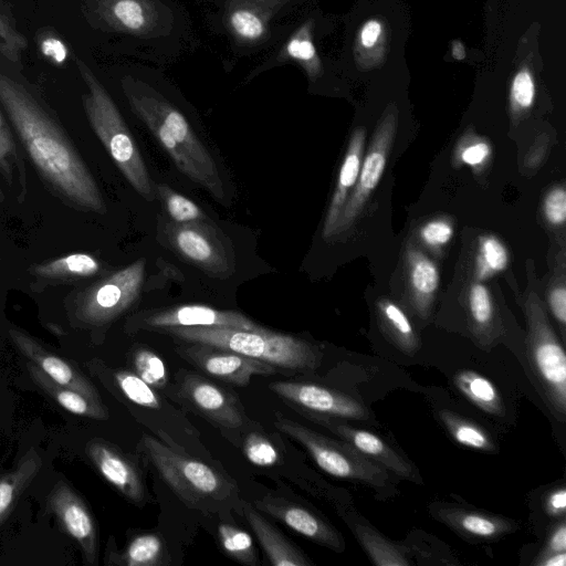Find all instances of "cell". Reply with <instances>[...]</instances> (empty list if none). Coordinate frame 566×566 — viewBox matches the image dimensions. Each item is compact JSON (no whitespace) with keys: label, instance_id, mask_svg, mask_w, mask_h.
Here are the masks:
<instances>
[{"label":"cell","instance_id":"53","mask_svg":"<svg viewBox=\"0 0 566 566\" xmlns=\"http://www.w3.org/2000/svg\"><path fill=\"white\" fill-rule=\"evenodd\" d=\"M533 564L536 566H565L566 552L553 553L544 556H536Z\"/></svg>","mask_w":566,"mask_h":566},{"label":"cell","instance_id":"20","mask_svg":"<svg viewBox=\"0 0 566 566\" xmlns=\"http://www.w3.org/2000/svg\"><path fill=\"white\" fill-rule=\"evenodd\" d=\"M46 503L61 530L80 546L84 563L96 565L99 547L98 530L82 496L69 483L60 480L49 493Z\"/></svg>","mask_w":566,"mask_h":566},{"label":"cell","instance_id":"42","mask_svg":"<svg viewBox=\"0 0 566 566\" xmlns=\"http://www.w3.org/2000/svg\"><path fill=\"white\" fill-rule=\"evenodd\" d=\"M27 48L28 40L19 31L10 8L0 0V56L20 63Z\"/></svg>","mask_w":566,"mask_h":566},{"label":"cell","instance_id":"12","mask_svg":"<svg viewBox=\"0 0 566 566\" xmlns=\"http://www.w3.org/2000/svg\"><path fill=\"white\" fill-rule=\"evenodd\" d=\"M527 358L543 396L556 418L566 416V355L542 306L528 300Z\"/></svg>","mask_w":566,"mask_h":566},{"label":"cell","instance_id":"38","mask_svg":"<svg viewBox=\"0 0 566 566\" xmlns=\"http://www.w3.org/2000/svg\"><path fill=\"white\" fill-rule=\"evenodd\" d=\"M438 417L459 444L482 452H492L495 449L490 434L479 424L447 409L440 410Z\"/></svg>","mask_w":566,"mask_h":566},{"label":"cell","instance_id":"21","mask_svg":"<svg viewBox=\"0 0 566 566\" xmlns=\"http://www.w3.org/2000/svg\"><path fill=\"white\" fill-rule=\"evenodd\" d=\"M85 453L98 473L136 506L151 499L138 463L120 448L102 438L90 440Z\"/></svg>","mask_w":566,"mask_h":566},{"label":"cell","instance_id":"4","mask_svg":"<svg viewBox=\"0 0 566 566\" xmlns=\"http://www.w3.org/2000/svg\"><path fill=\"white\" fill-rule=\"evenodd\" d=\"M208 30L235 57L268 53L312 0H193Z\"/></svg>","mask_w":566,"mask_h":566},{"label":"cell","instance_id":"49","mask_svg":"<svg viewBox=\"0 0 566 566\" xmlns=\"http://www.w3.org/2000/svg\"><path fill=\"white\" fill-rule=\"evenodd\" d=\"M566 552V522L563 517L548 533L547 539L537 556Z\"/></svg>","mask_w":566,"mask_h":566},{"label":"cell","instance_id":"13","mask_svg":"<svg viewBox=\"0 0 566 566\" xmlns=\"http://www.w3.org/2000/svg\"><path fill=\"white\" fill-rule=\"evenodd\" d=\"M145 277V261H135L82 292L73 308V317L84 327L105 326L138 298Z\"/></svg>","mask_w":566,"mask_h":566},{"label":"cell","instance_id":"34","mask_svg":"<svg viewBox=\"0 0 566 566\" xmlns=\"http://www.w3.org/2000/svg\"><path fill=\"white\" fill-rule=\"evenodd\" d=\"M453 382L471 402L484 412L496 416L503 413L501 395L489 378L478 371L462 369L454 375Z\"/></svg>","mask_w":566,"mask_h":566},{"label":"cell","instance_id":"37","mask_svg":"<svg viewBox=\"0 0 566 566\" xmlns=\"http://www.w3.org/2000/svg\"><path fill=\"white\" fill-rule=\"evenodd\" d=\"M222 520L217 526V541L223 553L238 563L258 566L260 560L252 536L228 518Z\"/></svg>","mask_w":566,"mask_h":566},{"label":"cell","instance_id":"30","mask_svg":"<svg viewBox=\"0 0 566 566\" xmlns=\"http://www.w3.org/2000/svg\"><path fill=\"white\" fill-rule=\"evenodd\" d=\"M41 467V457L32 448L20 459L17 467L0 476V526L10 516Z\"/></svg>","mask_w":566,"mask_h":566},{"label":"cell","instance_id":"7","mask_svg":"<svg viewBox=\"0 0 566 566\" xmlns=\"http://www.w3.org/2000/svg\"><path fill=\"white\" fill-rule=\"evenodd\" d=\"M75 64L85 86L82 104L90 126L130 186L151 200L154 193L146 164L118 105L84 60L76 56Z\"/></svg>","mask_w":566,"mask_h":566},{"label":"cell","instance_id":"1","mask_svg":"<svg viewBox=\"0 0 566 566\" xmlns=\"http://www.w3.org/2000/svg\"><path fill=\"white\" fill-rule=\"evenodd\" d=\"M0 104L46 186L72 207L104 213L94 177L35 90L0 71Z\"/></svg>","mask_w":566,"mask_h":566},{"label":"cell","instance_id":"19","mask_svg":"<svg viewBox=\"0 0 566 566\" xmlns=\"http://www.w3.org/2000/svg\"><path fill=\"white\" fill-rule=\"evenodd\" d=\"M233 327L248 331L263 328L244 314L222 311L206 305H181L142 313L127 324L128 332L158 331L177 327Z\"/></svg>","mask_w":566,"mask_h":566},{"label":"cell","instance_id":"51","mask_svg":"<svg viewBox=\"0 0 566 566\" xmlns=\"http://www.w3.org/2000/svg\"><path fill=\"white\" fill-rule=\"evenodd\" d=\"M548 304L555 319L564 328L566 324V290L564 286H557L549 292Z\"/></svg>","mask_w":566,"mask_h":566},{"label":"cell","instance_id":"23","mask_svg":"<svg viewBox=\"0 0 566 566\" xmlns=\"http://www.w3.org/2000/svg\"><path fill=\"white\" fill-rule=\"evenodd\" d=\"M8 333L19 352L54 381L75 389L95 401L103 402L94 384L74 363L49 350L36 338L19 328L12 327Z\"/></svg>","mask_w":566,"mask_h":566},{"label":"cell","instance_id":"35","mask_svg":"<svg viewBox=\"0 0 566 566\" xmlns=\"http://www.w3.org/2000/svg\"><path fill=\"white\" fill-rule=\"evenodd\" d=\"M99 271L98 261L87 253H72L54 260L35 264L30 272L45 280L86 277Z\"/></svg>","mask_w":566,"mask_h":566},{"label":"cell","instance_id":"26","mask_svg":"<svg viewBox=\"0 0 566 566\" xmlns=\"http://www.w3.org/2000/svg\"><path fill=\"white\" fill-rule=\"evenodd\" d=\"M171 557L163 536L156 532L134 535L123 549L109 537L105 564L116 566H168Z\"/></svg>","mask_w":566,"mask_h":566},{"label":"cell","instance_id":"33","mask_svg":"<svg viewBox=\"0 0 566 566\" xmlns=\"http://www.w3.org/2000/svg\"><path fill=\"white\" fill-rule=\"evenodd\" d=\"M407 256L409 283L416 308L421 317H426L439 286V271L436 264L419 250L410 249Z\"/></svg>","mask_w":566,"mask_h":566},{"label":"cell","instance_id":"47","mask_svg":"<svg viewBox=\"0 0 566 566\" xmlns=\"http://www.w3.org/2000/svg\"><path fill=\"white\" fill-rule=\"evenodd\" d=\"M452 234V226L444 220L430 221L420 230L421 239L431 247L446 244L450 241Z\"/></svg>","mask_w":566,"mask_h":566},{"label":"cell","instance_id":"2","mask_svg":"<svg viewBox=\"0 0 566 566\" xmlns=\"http://www.w3.org/2000/svg\"><path fill=\"white\" fill-rule=\"evenodd\" d=\"M113 75L130 113L148 128L176 167L223 201L226 190L217 163L196 134L181 94L163 67L136 62Z\"/></svg>","mask_w":566,"mask_h":566},{"label":"cell","instance_id":"27","mask_svg":"<svg viewBox=\"0 0 566 566\" xmlns=\"http://www.w3.org/2000/svg\"><path fill=\"white\" fill-rule=\"evenodd\" d=\"M366 132L364 127L356 128L350 137L347 153L343 160L337 185L333 193L323 227V237L331 238L343 207L355 186L361 166Z\"/></svg>","mask_w":566,"mask_h":566},{"label":"cell","instance_id":"29","mask_svg":"<svg viewBox=\"0 0 566 566\" xmlns=\"http://www.w3.org/2000/svg\"><path fill=\"white\" fill-rule=\"evenodd\" d=\"M28 370L32 381L63 409L96 420L108 418L104 402L95 401L75 389L60 385L31 363L28 364Z\"/></svg>","mask_w":566,"mask_h":566},{"label":"cell","instance_id":"31","mask_svg":"<svg viewBox=\"0 0 566 566\" xmlns=\"http://www.w3.org/2000/svg\"><path fill=\"white\" fill-rule=\"evenodd\" d=\"M350 527L373 564L378 566H409L412 564L407 546L388 539L368 524L353 522Z\"/></svg>","mask_w":566,"mask_h":566},{"label":"cell","instance_id":"22","mask_svg":"<svg viewBox=\"0 0 566 566\" xmlns=\"http://www.w3.org/2000/svg\"><path fill=\"white\" fill-rule=\"evenodd\" d=\"M310 421L319 424L327 431L334 433L340 440L348 443L355 450L377 462L386 470L396 475L421 482L413 467L387 442L373 432L347 424L340 418L315 415L311 412H298Z\"/></svg>","mask_w":566,"mask_h":566},{"label":"cell","instance_id":"16","mask_svg":"<svg viewBox=\"0 0 566 566\" xmlns=\"http://www.w3.org/2000/svg\"><path fill=\"white\" fill-rule=\"evenodd\" d=\"M269 388L296 412L352 420L369 419V412L364 405L333 388L297 380L273 381Z\"/></svg>","mask_w":566,"mask_h":566},{"label":"cell","instance_id":"15","mask_svg":"<svg viewBox=\"0 0 566 566\" xmlns=\"http://www.w3.org/2000/svg\"><path fill=\"white\" fill-rule=\"evenodd\" d=\"M176 352L205 375L239 387L248 386L255 375H275L280 370L265 361L209 344L182 342Z\"/></svg>","mask_w":566,"mask_h":566},{"label":"cell","instance_id":"46","mask_svg":"<svg viewBox=\"0 0 566 566\" xmlns=\"http://www.w3.org/2000/svg\"><path fill=\"white\" fill-rule=\"evenodd\" d=\"M544 213L547 221L554 226H560L566 219V192L557 187L548 192L544 200Z\"/></svg>","mask_w":566,"mask_h":566},{"label":"cell","instance_id":"48","mask_svg":"<svg viewBox=\"0 0 566 566\" xmlns=\"http://www.w3.org/2000/svg\"><path fill=\"white\" fill-rule=\"evenodd\" d=\"M39 46L42 54L54 64L62 65L69 56L65 43L56 35H42Z\"/></svg>","mask_w":566,"mask_h":566},{"label":"cell","instance_id":"45","mask_svg":"<svg viewBox=\"0 0 566 566\" xmlns=\"http://www.w3.org/2000/svg\"><path fill=\"white\" fill-rule=\"evenodd\" d=\"M536 84L534 75L527 65L514 73L510 84V102L515 112L528 109L535 99Z\"/></svg>","mask_w":566,"mask_h":566},{"label":"cell","instance_id":"43","mask_svg":"<svg viewBox=\"0 0 566 566\" xmlns=\"http://www.w3.org/2000/svg\"><path fill=\"white\" fill-rule=\"evenodd\" d=\"M509 262L505 247L493 235L480 238L476 258V276L485 280L503 271Z\"/></svg>","mask_w":566,"mask_h":566},{"label":"cell","instance_id":"11","mask_svg":"<svg viewBox=\"0 0 566 566\" xmlns=\"http://www.w3.org/2000/svg\"><path fill=\"white\" fill-rule=\"evenodd\" d=\"M163 394L216 427L232 444L252 420L234 391L196 371L179 369Z\"/></svg>","mask_w":566,"mask_h":566},{"label":"cell","instance_id":"24","mask_svg":"<svg viewBox=\"0 0 566 566\" xmlns=\"http://www.w3.org/2000/svg\"><path fill=\"white\" fill-rule=\"evenodd\" d=\"M428 509L436 520L471 542L497 541L518 528L514 520L480 510L441 502H433Z\"/></svg>","mask_w":566,"mask_h":566},{"label":"cell","instance_id":"18","mask_svg":"<svg viewBox=\"0 0 566 566\" xmlns=\"http://www.w3.org/2000/svg\"><path fill=\"white\" fill-rule=\"evenodd\" d=\"M166 242L184 259L207 273L226 277L232 266L226 248L214 229L201 222L166 223Z\"/></svg>","mask_w":566,"mask_h":566},{"label":"cell","instance_id":"44","mask_svg":"<svg viewBox=\"0 0 566 566\" xmlns=\"http://www.w3.org/2000/svg\"><path fill=\"white\" fill-rule=\"evenodd\" d=\"M158 192L165 203L167 213L174 222H201L206 219L200 207L185 196L163 185L158 186Z\"/></svg>","mask_w":566,"mask_h":566},{"label":"cell","instance_id":"28","mask_svg":"<svg viewBox=\"0 0 566 566\" xmlns=\"http://www.w3.org/2000/svg\"><path fill=\"white\" fill-rule=\"evenodd\" d=\"M389 35V24L385 18H366L354 32L350 46L354 64L364 70L380 65L388 53Z\"/></svg>","mask_w":566,"mask_h":566},{"label":"cell","instance_id":"54","mask_svg":"<svg viewBox=\"0 0 566 566\" xmlns=\"http://www.w3.org/2000/svg\"><path fill=\"white\" fill-rule=\"evenodd\" d=\"M465 49L461 41L454 40L451 43V55L455 60H463L465 57Z\"/></svg>","mask_w":566,"mask_h":566},{"label":"cell","instance_id":"8","mask_svg":"<svg viewBox=\"0 0 566 566\" xmlns=\"http://www.w3.org/2000/svg\"><path fill=\"white\" fill-rule=\"evenodd\" d=\"M161 333L180 342L230 349L294 373H313L322 361L321 350L312 343L264 327L258 331L221 326L177 327Z\"/></svg>","mask_w":566,"mask_h":566},{"label":"cell","instance_id":"3","mask_svg":"<svg viewBox=\"0 0 566 566\" xmlns=\"http://www.w3.org/2000/svg\"><path fill=\"white\" fill-rule=\"evenodd\" d=\"M80 8L93 32L144 63L170 65L196 43L182 0H82Z\"/></svg>","mask_w":566,"mask_h":566},{"label":"cell","instance_id":"39","mask_svg":"<svg viewBox=\"0 0 566 566\" xmlns=\"http://www.w3.org/2000/svg\"><path fill=\"white\" fill-rule=\"evenodd\" d=\"M379 312L386 333L392 343L406 355H413L419 348V340L403 311L392 302L379 304Z\"/></svg>","mask_w":566,"mask_h":566},{"label":"cell","instance_id":"32","mask_svg":"<svg viewBox=\"0 0 566 566\" xmlns=\"http://www.w3.org/2000/svg\"><path fill=\"white\" fill-rule=\"evenodd\" d=\"M249 462L260 468L279 467L283 462L285 444L279 439L274 440L254 420L241 431L237 443Z\"/></svg>","mask_w":566,"mask_h":566},{"label":"cell","instance_id":"14","mask_svg":"<svg viewBox=\"0 0 566 566\" xmlns=\"http://www.w3.org/2000/svg\"><path fill=\"white\" fill-rule=\"evenodd\" d=\"M396 129L397 111L394 106H390L377 124L367 154L360 166L354 190L343 207L333 235L340 234L352 227L370 193L377 187L387 164Z\"/></svg>","mask_w":566,"mask_h":566},{"label":"cell","instance_id":"25","mask_svg":"<svg viewBox=\"0 0 566 566\" xmlns=\"http://www.w3.org/2000/svg\"><path fill=\"white\" fill-rule=\"evenodd\" d=\"M241 515L251 527L270 564L274 566H311L307 555L268 521L253 504L242 501Z\"/></svg>","mask_w":566,"mask_h":566},{"label":"cell","instance_id":"9","mask_svg":"<svg viewBox=\"0 0 566 566\" xmlns=\"http://www.w3.org/2000/svg\"><path fill=\"white\" fill-rule=\"evenodd\" d=\"M328 29L327 18L318 9L307 8L282 40L248 72L243 83H250L275 67L294 65L303 72L310 90L331 85L336 75L334 67L318 50V42Z\"/></svg>","mask_w":566,"mask_h":566},{"label":"cell","instance_id":"17","mask_svg":"<svg viewBox=\"0 0 566 566\" xmlns=\"http://www.w3.org/2000/svg\"><path fill=\"white\" fill-rule=\"evenodd\" d=\"M253 506L321 546L338 553L345 549L340 533L329 521L294 497L270 491L255 499Z\"/></svg>","mask_w":566,"mask_h":566},{"label":"cell","instance_id":"50","mask_svg":"<svg viewBox=\"0 0 566 566\" xmlns=\"http://www.w3.org/2000/svg\"><path fill=\"white\" fill-rule=\"evenodd\" d=\"M544 509L553 518H563L566 511V490L564 486L553 489L545 497Z\"/></svg>","mask_w":566,"mask_h":566},{"label":"cell","instance_id":"40","mask_svg":"<svg viewBox=\"0 0 566 566\" xmlns=\"http://www.w3.org/2000/svg\"><path fill=\"white\" fill-rule=\"evenodd\" d=\"M128 364L130 370L153 388L163 392L169 385L165 361L150 348L135 346L128 354Z\"/></svg>","mask_w":566,"mask_h":566},{"label":"cell","instance_id":"10","mask_svg":"<svg viewBox=\"0 0 566 566\" xmlns=\"http://www.w3.org/2000/svg\"><path fill=\"white\" fill-rule=\"evenodd\" d=\"M274 427L301 444L327 474L359 482L378 491L391 486L388 470L345 441L324 436L280 411L274 413Z\"/></svg>","mask_w":566,"mask_h":566},{"label":"cell","instance_id":"6","mask_svg":"<svg viewBox=\"0 0 566 566\" xmlns=\"http://www.w3.org/2000/svg\"><path fill=\"white\" fill-rule=\"evenodd\" d=\"M101 382L129 410L133 417L165 444L213 462L199 430L165 394L153 388L133 370L111 368L101 360L91 364Z\"/></svg>","mask_w":566,"mask_h":566},{"label":"cell","instance_id":"55","mask_svg":"<svg viewBox=\"0 0 566 566\" xmlns=\"http://www.w3.org/2000/svg\"><path fill=\"white\" fill-rule=\"evenodd\" d=\"M3 199H4V195H3V191H2V189H1V187H0V202H2V201H3Z\"/></svg>","mask_w":566,"mask_h":566},{"label":"cell","instance_id":"5","mask_svg":"<svg viewBox=\"0 0 566 566\" xmlns=\"http://www.w3.org/2000/svg\"><path fill=\"white\" fill-rule=\"evenodd\" d=\"M137 450L188 507L221 520L231 518L232 512L241 514L238 484L216 463L176 450L149 433L142 436Z\"/></svg>","mask_w":566,"mask_h":566},{"label":"cell","instance_id":"52","mask_svg":"<svg viewBox=\"0 0 566 566\" xmlns=\"http://www.w3.org/2000/svg\"><path fill=\"white\" fill-rule=\"evenodd\" d=\"M490 155V147L485 143H475L465 147L461 151V160L469 166H479L485 161Z\"/></svg>","mask_w":566,"mask_h":566},{"label":"cell","instance_id":"41","mask_svg":"<svg viewBox=\"0 0 566 566\" xmlns=\"http://www.w3.org/2000/svg\"><path fill=\"white\" fill-rule=\"evenodd\" d=\"M469 312L476 335L482 337L483 344L489 345L492 340L494 308L490 293L482 284L475 283L470 289Z\"/></svg>","mask_w":566,"mask_h":566},{"label":"cell","instance_id":"36","mask_svg":"<svg viewBox=\"0 0 566 566\" xmlns=\"http://www.w3.org/2000/svg\"><path fill=\"white\" fill-rule=\"evenodd\" d=\"M0 172L7 184L18 185L19 199L27 192V171L11 128L0 111Z\"/></svg>","mask_w":566,"mask_h":566}]
</instances>
